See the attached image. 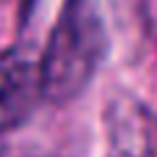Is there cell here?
<instances>
[{"instance_id":"6da1fadb","label":"cell","mask_w":157,"mask_h":157,"mask_svg":"<svg viewBox=\"0 0 157 157\" xmlns=\"http://www.w3.org/2000/svg\"><path fill=\"white\" fill-rule=\"evenodd\" d=\"M108 52V28L99 0H63L39 58L44 99L66 105L94 80Z\"/></svg>"},{"instance_id":"7a4b0ae2","label":"cell","mask_w":157,"mask_h":157,"mask_svg":"<svg viewBox=\"0 0 157 157\" xmlns=\"http://www.w3.org/2000/svg\"><path fill=\"white\" fill-rule=\"evenodd\" d=\"M44 99L39 58L25 47L0 50V135L19 130Z\"/></svg>"},{"instance_id":"3957f363","label":"cell","mask_w":157,"mask_h":157,"mask_svg":"<svg viewBox=\"0 0 157 157\" xmlns=\"http://www.w3.org/2000/svg\"><path fill=\"white\" fill-rule=\"evenodd\" d=\"M155 121L132 102L113 105L110 116V157H152Z\"/></svg>"}]
</instances>
